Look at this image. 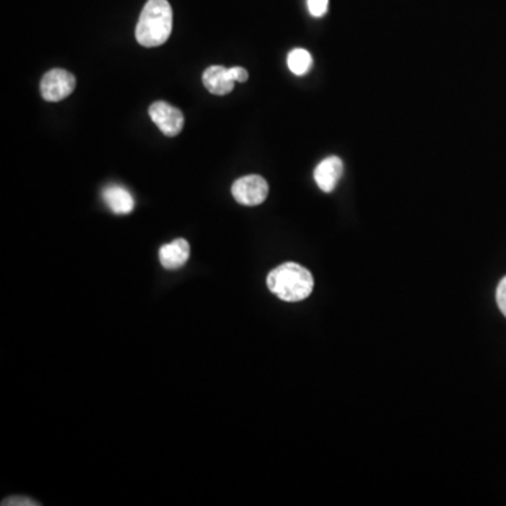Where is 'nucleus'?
Instances as JSON below:
<instances>
[{
    "label": "nucleus",
    "instance_id": "1",
    "mask_svg": "<svg viewBox=\"0 0 506 506\" xmlns=\"http://www.w3.org/2000/svg\"><path fill=\"white\" fill-rule=\"evenodd\" d=\"M267 287L277 298L287 303H298L310 297L314 290V277L310 270L285 262L267 274Z\"/></svg>",
    "mask_w": 506,
    "mask_h": 506
},
{
    "label": "nucleus",
    "instance_id": "2",
    "mask_svg": "<svg viewBox=\"0 0 506 506\" xmlns=\"http://www.w3.org/2000/svg\"><path fill=\"white\" fill-rule=\"evenodd\" d=\"M172 25V7L168 0H148L139 15L135 38L147 48L162 46L170 37Z\"/></svg>",
    "mask_w": 506,
    "mask_h": 506
},
{
    "label": "nucleus",
    "instance_id": "3",
    "mask_svg": "<svg viewBox=\"0 0 506 506\" xmlns=\"http://www.w3.org/2000/svg\"><path fill=\"white\" fill-rule=\"evenodd\" d=\"M269 194V184L259 175H248L232 184V196L243 206L255 207L262 204Z\"/></svg>",
    "mask_w": 506,
    "mask_h": 506
},
{
    "label": "nucleus",
    "instance_id": "4",
    "mask_svg": "<svg viewBox=\"0 0 506 506\" xmlns=\"http://www.w3.org/2000/svg\"><path fill=\"white\" fill-rule=\"evenodd\" d=\"M77 87V79L65 69H51L41 80V96L46 101H61L71 95Z\"/></svg>",
    "mask_w": 506,
    "mask_h": 506
},
{
    "label": "nucleus",
    "instance_id": "5",
    "mask_svg": "<svg viewBox=\"0 0 506 506\" xmlns=\"http://www.w3.org/2000/svg\"><path fill=\"white\" fill-rule=\"evenodd\" d=\"M150 117L158 129L168 137H176L183 129V113L166 101H155L154 105H150Z\"/></svg>",
    "mask_w": 506,
    "mask_h": 506
},
{
    "label": "nucleus",
    "instance_id": "6",
    "mask_svg": "<svg viewBox=\"0 0 506 506\" xmlns=\"http://www.w3.org/2000/svg\"><path fill=\"white\" fill-rule=\"evenodd\" d=\"M344 175V163L341 158L329 157L321 160L314 170V179L321 191L331 193Z\"/></svg>",
    "mask_w": 506,
    "mask_h": 506
},
{
    "label": "nucleus",
    "instance_id": "7",
    "mask_svg": "<svg viewBox=\"0 0 506 506\" xmlns=\"http://www.w3.org/2000/svg\"><path fill=\"white\" fill-rule=\"evenodd\" d=\"M202 83L212 95L224 96L232 92L235 80L228 67L214 65V67H207L202 74Z\"/></svg>",
    "mask_w": 506,
    "mask_h": 506
},
{
    "label": "nucleus",
    "instance_id": "8",
    "mask_svg": "<svg viewBox=\"0 0 506 506\" xmlns=\"http://www.w3.org/2000/svg\"><path fill=\"white\" fill-rule=\"evenodd\" d=\"M189 256L191 245L183 238L166 243L160 251V264L168 270L181 269L189 261Z\"/></svg>",
    "mask_w": 506,
    "mask_h": 506
},
{
    "label": "nucleus",
    "instance_id": "9",
    "mask_svg": "<svg viewBox=\"0 0 506 506\" xmlns=\"http://www.w3.org/2000/svg\"><path fill=\"white\" fill-rule=\"evenodd\" d=\"M103 199H105L106 204L114 214L126 215L134 210V199H132L131 193L123 186H117V184L108 186L103 191Z\"/></svg>",
    "mask_w": 506,
    "mask_h": 506
},
{
    "label": "nucleus",
    "instance_id": "10",
    "mask_svg": "<svg viewBox=\"0 0 506 506\" xmlns=\"http://www.w3.org/2000/svg\"><path fill=\"white\" fill-rule=\"evenodd\" d=\"M287 65L290 71L297 77H303L310 71L313 67V57L308 53L307 49L294 48L287 57Z\"/></svg>",
    "mask_w": 506,
    "mask_h": 506
},
{
    "label": "nucleus",
    "instance_id": "11",
    "mask_svg": "<svg viewBox=\"0 0 506 506\" xmlns=\"http://www.w3.org/2000/svg\"><path fill=\"white\" fill-rule=\"evenodd\" d=\"M329 0H307L308 10L314 17H323L328 10Z\"/></svg>",
    "mask_w": 506,
    "mask_h": 506
},
{
    "label": "nucleus",
    "instance_id": "12",
    "mask_svg": "<svg viewBox=\"0 0 506 506\" xmlns=\"http://www.w3.org/2000/svg\"><path fill=\"white\" fill-rule=\"evenodd\" d=\"M497 304L501 313L506 316V276L501 280L497 287Z\"/></svg>",
    "mask_w": 506,
    "mask_h": 506
},
{
    "label": "nucleus",
    "instance_id": "13",
    "mask_svg": "<svg viewBox=\"0 0 506 506\" xmlns=\"http://www.w3.org/2000/svg\"><path fill=\"white\" fill-rule=\"evenodd\" d=\"M2 505L4 506H33V505H38V502H34L33 500H30V498H26V497H13V498H7V500H5L4 502H2Z\"/></svg>",
    "mask_w": 506,
    "mask_h": 506
},
{
    "label": "nucleus",
    "instance_id": "14",
    "mask_svg": "<svg viewBox=\"0 0 506 506\" xmlns=\"http://www.w3.org/2000/svg\"><path fill=\"white\" fill-rule=\"evenodd\" d=\"M231 75H232L233 80L235 82H246L248 80L249 75L248 71H246L245 67H230Z\"/></svg>",
    "mask_w": 506,
    "mask_h": 506
}]
</instances>
